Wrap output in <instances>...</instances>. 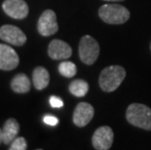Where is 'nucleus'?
Segmentation results:
<instances>
[{
	"mask_svg": "<svg viewBox=\"0 0 151 150\" xmlns=\"http://www.w3.org/2000/svg\"><path fill=\"white\" fill-rule=\"evenodd\" d=\"M50 104H51V106L54 108H60L63 106V101L62 100V98L52 95V97L50 98Z\"/></svg>",
	"mask_w": 151,
	"mask_h": 150,
	"instance_id": "18",
	"label": "nucleus"
},
{
	"mask_svg": "<svg viewBox=\"0 0 151 150\" xmlns=\"http://www.w3.org/2000/svg\"><path fill=\"white\" fill-rule=\"evenodd\" d=\"M99 45L98 41L90 35H85L79 43V58L85 65H91L98 60Z\"/></svg>",
	"mask_w": 151,
	"mask_h": 150,
	"instance_id": "4",
	"label": "nucleus"
},
{
	"mask_svg": "<svg viewBox=\"0 0 151 150\" xmlns=\"http://www.w3.org/2000/svg\"><path fill=\"white\" fill-rule=\"evenodd\" d=\"M43 122L50 126H57L59 124V119L53 115H46L43 118Z\"/></svg>",
	"mask_w": 151,
	"mask_h": 150,
	"instance_id": "19",
	"label": "nucleus"
},
{
	"mask_svg": "<svg viewBox=\"0 0 151 150\" xmlns=\"http://www.w3.org/2000/svg\"><path fill=\"white\" fill-rule=\"evenodd\" d=\"M1 142H3V139H2V129H0V144Z\"/></svg>",
	"mask_w": 151,
	"mask_h": 150,
	"instance_id": "20",
	"label": "nucleus"
},
{
	"mask_svg": "<svg viewBox=\"0 0 151 150\" xmlns=\"http://www.w3.org/2000/svg\"><path fill=\"white\" fill-rule=\"evenodd\" d=\"M114 133L110 127H99L93 135L92 143L97 150H108L113 143Z\"/></svg>",
	"mask_w": 151,
	"mask_h": 150,
	"instance_id": "6",
	"label": "nucleus"
},
{
	"mask_svg": "<svg viewBox=\"0 0 151 150\" xmlns=\"http://www.w3.org/2000/svg\"><path fill=\"white\" fill-rule=\"evenodd\" d=\"M20 132V125L14 118H10L5 122L2 129V139L5 144H11V142L18 136Z\"/></svg>",
	"mask_w": 151,
	"mask_h": 150,
	"instance_id": "12",
	"label": "nucleus"
},
{
	"mask_svg": "<svg viewBox=\"0 0 151 150\" xmlns=\"http://www.w3.org/2000/svg\"><path fill=\"white\" fill-rule=\"evenodd\" d=\"M32 81L35 89H37V90L45 89L50 82V75L48 70L42 66L36 67L32 73Z\"/></svg>",
	"mask_w": 151,
	"mask_h": 150,
	"instance_id": "14",
	"label": "nucleus"
},
{
	"mask_svg": "<svg viewBox=\"0 0 151 150\" xmlns=\"http://www.w3.org/2000/svg\"><path fill=\"white\" fill-rule=\"evenodd\" d=\"M59 72L60 73V75L70 78L76 74L77 67L74 63L71 62H63L59 65Z\"/></svg>",
	"mask_w": 151,
	"mask_h": 150,
	"instance_id": "16",
	"label": "nucleus"
},
{
	"mask_svg": "<svg viewBox=\"0 0 151 150\" xmlns=\"http://www.w3.org/2000/svg\"><path fill=\"white\" fill-rule=\"evenodd\" d=\"M48 55L53 60H66L71 57L72 49L65 41L55 39L49 44Z\"/></svg>",
	"mask_w": 151,
	"mask_h": 150,
	"instance_id": "11",
	"label": "nucleus"
},
{
	"mask_svg": "<svg viewBox=\"0 0 151 150\" xmlns=\"http://www.w3.org/2000/svg\"><path fill=\"white\" fill-rule=\"evenodd\" d=\"M37 29L42 36H51L59 30L57 17L52 10H46L40 16L37 24Z\"/></svg>",
	"mask_w": 151,
	"mask_h": 150,
	"instance_id": "5",
	"label": "nucleus"
},
{
	"mask_svg": "<svg viewBox=\"0 0 151 150\" xmlns=\"http://www.w3.org/2000/svg\"><path fill=\"white\" fill-rule=\"evenodd\" d=\"M99 16L106 24H122L130 19V12L122 5L104 4L99 8Z\"/></svg>",
	"mask_w": 151,
	"mask_h": 150,
	"instance_id": "3",
	"label": "nucleus"
},
{
	"mask_svg": "<svg viewBox=\"0 0 151 150\" xmlns=\"http://www.w3.org/2000/svg\"><path fill=\"white\" fill-rule=\"evenodd\" d=\"M104 1H108V2H118V1H124V0H104Z\"/></svg>",
	"mask_w": 151,
	"mask_h": 150,
	"instance_id": "21",
	"label": "nucleus"
},
{
	"mask_svg": "<svg viewBox=\"0 0 151 150\" xmlns=\"http://www.w3.org/2000/svg\"><path fill=\"white\" fill-rule=\"evenodd\" d=\"M89 84L83 79H76L69 84V92L77 98H82L88 93Z\"/></svg>",
	"mask_w": 151,
	"mask_h": 150,
	"instance_id": "15",
	"label": "nucleus"
},
{
	"mask_svg": "<svg viewBox=\"0 0 151 150\" xmlns=\"http://www.w3.org/2000/svg\"><path fill=\"white\" fill-rule=\"evenodd\" d=\"M2 8L9 17L16 20H22L28 15V6L24 0H5Z\"/></svg>",
	"mask_w": 151,
	"mask_h": 150,
	"instance_id": "8",
	"label": "nucleus"
},
{
	"mask_svg": "<svg viewBox=\"0 0 151 150\" xmlns=\"http://www.w3.org/2000/svg\"><path fill=\"white\" fill-rule=\"evenodd\" d=\"M150 50H151V43H150Z\"/></svg>",
	"mask_w": 151,
	"mask_h": 150,
	"instance_id": "22",
	"label": "nucleus"
},
{
	"mask_svg": "<svg viewBox=\"0 0 151 150\" xmlns=\"http://www.w3.org/2000/svg\"><path fill=\"white\" fill-rule=\"evenodd\" d=\"M0 39L15 46H22L27 42V36L22 29L11 24H5L0 27Z\"/></svg>",
	"mask_w": 151,
	"mask_h": 150,
	"instance_id": "7",
	"label": "nucleus"
},
{
	"mask_svg": "<svg viewBox=\"0 0 151 150\" xmlns=\"http://www.w3.org/2000/svg\"><path fill=\"white\" fill-rule=\"evenodd\" d=\"M94 107L88 103H80L77 104L73 112V123L77 127H85L91 122L94 117Z\"/></svg>",
	"mask_w": 151,
	"mask_h": 150,
	"instance_id": "10",
	"label": "nucleus"
},
{
	"mask_svg": "<svg viewBox=\"0 0 151 150\" xmlns=\"http://www.w3.org/2000/svg\"><path fill=\"white\" fill-rule=\"evenodd\" d=\"M126 119L133 126L151 131V109L144 104L132 103L127 108Z\"/></svg>",
	"mask_w": 151,
	"mask_h": 150,
	"instance_id": "2",
	"label": "nucleus"
},
{
	"mask_svg": "<svg viewBox=\"0 0 151 150\" xmlns=\"http://www.w3.org/2000/svg\"><path fill=\"white\" fill-rule=\"evenodd\" d=\"M27 148V143L25 139H24L22 136L20 138H16L13 141L11 142V145L9 149L10 150H25Z\"/></svg>",
	"mask_w": 151,
	"mask_h": 150,
	"instance_id": "17",
	"label": "nucleus"
},
{
	"mask_svg": "<svg viewBox=\"0 0 151 150\" xmlns=\"http://www.w3.org/2000/svg\"><path fill=\"white\" fill-rule=\"evenodd\" d=\"M20 63L17 52L8 45L0 44V69L13 70Z\"/></svg>",
	"mask_w": 151,
	"mask_h": 150,
	"instance_id": "9",
	"label": "nucleus"
},
{
	"mask_svg": "<svg viewBox=\"0 0 151 150\" xmlns=\"http://www.w3.org/2000/svg\"><path fill=\"white\" fill-rule=\"evenodd\" d=\"M30 86L31 83L29 78L24 73H19L11 81L12 90L18 94H25V93L29 92Z\"/></svg>",
	"mask_w": 151,
	"mask_h": 150,
	"instance_id": "13",
	"label": "nucleus"
},
{
	"mask_svg": "<svg viewBox=\"0 0 151 150\" xmlns=\"http://www.w3.org/2000/svg\"><path fill=\"white\" fill-rule=\"evenodd\" d=\"M125 77H126V70L123 66H107L102 70L99 75V87L104 92H113L121 85Z\"/></svg>",
	"mask_w": 151,
	"mask_h": 150,
	"instance_id": "1",
	"label": "nucleus"
}]
</instances>
